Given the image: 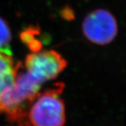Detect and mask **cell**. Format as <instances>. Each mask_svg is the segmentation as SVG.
Here are the masks:
<instances>
[{"label": "cell", "instance_id": "obj_1", "mask_svg": "<svg viewBox=\"0 0 126 126\" xmlns=\"http://www.w3.org/2000/svg\"><path fill=\"white\" fill-rule=\"evenodd\" d=\"M64 88L63 83H56L35 98L28 112L31 126H64L65 110L60 97Z\"/></svg>", "mask_w": 126, "mask_h": 126}, {"label": "cell", "instance_id": "obj_2", "mask_svg": "<svg viewBox=\"0 0 126 126\" xmlns=\"http://www.w3.org/2000/svg\"><path fill=\"white\" fill-rule=\"evenodd\" d=\"M82 31L84 36L90 42L105 45L112 42L117 36L118 23L110 11L98 8L85 17Z\"/></svg>", "mask_w": 126, "mask_h": 126}, {"label": "cell", "instance_id": "obj_3", "mask_svg": "<svg viewBox=\"0 0 126 126\" xmlns=\"http://www.w3.org/2000/svg\"><path fill=\"white\" fill-rule=\"evenodd\" d=\"M23 66L43 84L58 76L67 66V61L56 51H39L28 54Z\"/></svg>", "mask_w": 126, "mask_h": 126}, {"label": "cell", "instance_id": "obj_4", "mask_svg": "<svg viewBox=\"0 0 126 126\" xmlns=\"http://www.w3.org/2000/svg\"><path fill=\"white\" fill-rule=\"evenodd\" d=\"M17 72V64L11 56L0 52V100L12 88Z\"/></svg>", "mask_w": 126, "mask_h": 126}, {"label": "cell", "instance_id": "obj_5", "mask_svg": "<svg viewBox=\"0 0 126 126\" xmlns=\"http://www.w3.org/2000/svg\"><path fill=\"white\" fill-rule=\"evenodd\" d=\"M11 32L7 21L0 17V52L7 55H12L11 48Z\"/></svg>", "mask_w": 126, "mask_h": 126}, {"label": "cell", "instance_id": "obj_6", "mask_svg": "<svg viewBox=\"0 0 126 126\" xmlns=\"http://www.w3.org/2000/svg\"><path fill=\"white\" fill-rule=\"evenodd\" d=\"M39 29L34 27H30L26 30H23L21 33V41L26 44L28 48L33 52H37L41 48V42L36 39V36L38 35Z\"/></svg>", "mask_w": 126, "mask_h": 126}]
</instances>
